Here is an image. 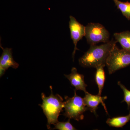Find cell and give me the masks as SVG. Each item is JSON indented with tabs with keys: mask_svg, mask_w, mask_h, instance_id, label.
<instances>
[{
	"mask_svg": "<svg viewBox=\"0 0 130 130\" xmlns=\"http://www.w3.org/2000/svg\"><path fill=\"white\" fill-rule=\"evenodd\" d=\"M64 75L70 81L72 86L75 88L76 90L83 91L85 93L88 92L86 90L87 85L85 82L84 76L77 72L76 68H72L71 74Z\"/></svg>",
	"mask_w": 130,
	"mask_h": 130,
	"instance_id": "9c48e42d",
	"label": "cell"
},
{
	"mask_svg": "<svg viewBox=\"0 0 130 130\" xmlns=\"http://www.w3.org/2000/svg\"><path fill=\"white\" fill-rule=\"evenodd\" d=\"M69 21L71 37L74 44V49L72 53V57L74 61V55L77 50H79L77 48L78 42L81 40L85 35V26L78 22L74 17L70 16Z\"/></svg>",
	"mask_w": 130,
	"mask_h": 130,
	"instance_id": "8992f818",
	"label": "cell"
},
{
	"mask_svg": "<svg viewBox=\"0 0 130 130\" xmlns=\"http://www.w3.org/2000/svg\"><path fill=\"white\" fill-rule=\"evenodd\" d=\"M115 40L119 43L122 48L130 51V31H129L114 33Z\"/></svg>",
	"mask_w": 130,
	"mask_h": 130,
	"instance_id": "30bf717a",
	"label": "cell"
},
{
	"mask_svg": "<svg viewBox=\"0 0 130 130\" xmlns=\"http://www.w3.org/2000/svg\"><path fill=\"white\" fill-rule=\"evenodd\" d=\"M130 65V51L120 49L116 44L110 52L106 63L109 74Z\"/></svg>",
	"mask_w": 130,
	"mask_h": 130,
	"instance_id": "277c9868",
	"label": "cell"
},
{
	"mask_svg": "<svg viewBox=\"0 0 130 130\" xmlns=\"http://www.w3.org/2000/svg\"><path fill=\"white\" fill-rule=\"evenodd\" d=\"M105 66V65H102L97 67L95 68L96 71L95 74V80L99 90L98 95H101L105 84L106 77L104 68Z\"/></svg>",
	"mask_w": 130,
	"mask_h": 130,
	"instance_id": "8fae6325",
	"label": "cell"
},
{
	"mask_svg": "<svg viewBox=\"0 0 130 130\" xmlns=\"http://www.w3.org/2000/svg\"><path fill=\"white\" fill-rule=\"evenodd\" d=\"M85 37L88 43L91 46L109 42L110 34L101 24L90 23L85 26Z\"/></svg>",
	"mask_w": 130,
	"mask_h": 130,
	"instance_id": "5b68a950",
	"label": "cell"
},
{
	"mask_svg": "<svg viewBox=\"0 0 130 130\" xmlns=\"http://www.w3.org/2000/svg\"><path fill=\"white\" fill-rule=\"evenodd\" d=\"M118 9L121 11L123 16L130 20V2H122L119 0H113Z\"/></svg>",
	"mask_w": 130,
	"mask_h": 130,
	"instance_id": "4fadbf2b",
	"label": "cell"
},
{
	"mask_svg": "<svg viewBox=\"0 0 130 130\" xmlns=\"http://www.w3.org/2000/svg\"><path fill=\"white\" fill-rule=\"evenodd\" d=\"M1 47L3 50L2 54L0 58V77H2L8 68L12 67L17 69L19 67V64L13 59L12 48H3L1 44Z\"/></svg>",
	"mask_w": 130,
	"mask_h": 130,
	"instance_id": "52a82bcc",
	"label": "cell"
},
{
	"mask_svg": "<svg viewBox=\"0 0 130 130\" xmlns=\"http://www.w3.org/2000/svg\"><path fill=\"white\" fill-rule=\"evenodd\" d=\"M74 91V96L72 97L65 96V112L63 115L66 118L79 121L84 119V113L89 109L85 104L84 98L77 94L76 90Z\"/></svg>",
	"mask_w": 130,
	"mask_h": 130,
	"instance_id": "3957f363",
	"label": "cell"
},
{
	"mask_svg": "<svg viewBox=\"0 0 130 130\" xmlns=\"http://www.w3.org/2000/svg\"><path fill=\"white\" fill-rule=\"evenodd\" d=\"M118 85L120 86L123 90L124 94V100L121 102H125L128 105V109L129 110L130 109V90H128L124 85L121 83V82L118 81Z\"/></svg>",
	"mask_w": 130,
	"mask_h": 130,
	"instance_id": "9a60e30c",
	"label": "cell"
},
{
	"mask_svg": "<svg viewBox=\"0 0 130 130\" xmlns=\"http://www.w3.org/2000/svg\"><path fill=\"white\" fill-rule=\"evenodd\" d=\"M107 99V96L102 97L101 95H94L88 92L85 93V95L84 98V102L85 105L88 108L89 110L91 112L94 114L96 116H97L96 110L98 105L101 103L103 106L106 112L108 114L106 106L104 103V101Z\"/></svg>",
	"mask_w": 130,
	"mask_h": 130,
	"instance_id": "ba28073f",
	"label": "cell"
},
{
	"mask_svg": "<svg viewBox=\"0 0 130 130\" xmlns=\"http://www.w3.org/2000/svg\"><path fill=\"white\" fill-rule=\"evenodd\" d=\"M118 42L113 39L101 45H91L88 51L79 59V65L84 67L96 68L106 66L108 57Z\"/></svg>",
	"mask_w": 130,
	"mask_h": 130,
	"instance_id": "6da1fadb",
	"label": "cell"
},
{
	"mask_svg": "<svg viewBox=\"0 0 130 130\" xmlns=\"http://www.w3.org/2000/svg\"><path fill=\"white\" fill-rule=\"evenodd\" d=\"M130 121V111L129 113L127 116H118L108 118L106 123L111 127L122 128Z\"/></svg>",
	"mask_w": 130,
	"mask_h": 130,
	"instance_id": "7c38bea8",
	"label": "cell"
},
{
	"mask_svg": "<svg viewBox=\"0 0 130 130\" xmlns=\"http://www.w3.org/2000/svg\"><path fill=\"white\" fill-rule=\"evenodd\" d=\"M70 119L66 122L58 121L54 125L55 127L53 129L59 130H75L77 129L72 125L70 121Z\"/></svg>",
	"mask_w": 130,
	"mask_h": 130,
	"instance_id": "5bb4252c",
	"label": "cell"
},
{
	"mask_svg": "<svg viewBox=\"0 0 130 130\" xmlns=\"http://www.w3.org/2000/svg\"><path fill=\"white\" fill-rule=\"evenodd\" d=\"M50 88L51 93L49 96H46L44 93H42V103L39 105L46 117L47 126L48 129H51V125H54L59 121L58 117L61 112L63 111L64 105L62 97L58 94H54L52 86H50Z\"/></svg>",
	"mask_w": 130,
	"mask_h": 130,
	"instance_id": "7a4b0ae2",
	"label": "cell"
}]
</instances>
